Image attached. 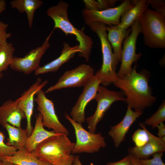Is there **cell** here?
<instances>
[{
  "instance_id": "16",
  "label": "cell",
  "mask_w": 165,
  "mask_h": 165,
  "mask_svg": "<svg viewBox=\"0 0 165 165\" xmlns=\"http://www.w3.org/2000/svg\"><path fill=\"white\" fill-rule=\"evenodd\" d=\"M26 118L25 114L15 100L8 99L0 106V125L6 123L17 127H21V122Z\"/></svg>"
},
{
  "instance_id": "18",
  "label": "cell",
  "mask_w": 165,
  "mask_h": 165,
  "mask_svg": "<svg viewBox=\"0 0 165 165\" xmlns=\"http://www.w3.org/2000/svg\"><path fill=\"white\" fill-rule=\"evenodd\" d=\"M149 139L148 141L141 147L134 146L127 150L129 155L139 159H148L154 154L165 151V142L149 131L148 132Z\"/></svg>"
},
{
  "instance_id": "10",
  "label": "cell",
  "mask_w": 165,
  "mask_h": 165,
  "mask_svg": "<svg viewBox=\"0 0 165 165\" xmlns=\"http://www.w3.org/2000/svg\"><path fill=\"white\" fill-rule=\"evenodd\" d=\"M36 95L34 101L37 104V110L42 115L44 127L53 129L57 134L68 136L69 131L59 120L53 101L46 97L42 89L39 90Z\"/></svg>"
},
{
  "instance_id": "29",
  "label": "cell",
  "mask_w": 165,
  "mask_h": 165,
  "mask_svg": "<svg viewBox=\"0 0 165 165\" xmlns=\"http://www.w3.org/2000/svg\"><path fill=\"white\" fill-rule=\"evenodd\" d=\"M163 154V152H158L152 155V159H139V162L141 165H165L162 160Z\"/></svg>"
},
{
  "instance_id": "15",
  "label": "cell",
  "mask_w": 165,
  "mask_h": 165,
  "mask_svg": "<svg viewBox=\"0 0 165 165\" xmlns=\"http://www.w3.org/2000/svg\"><path fill=\"white\" fill-rule=\"evenodd\" d=\"M143 111H134L127 106L126 113L123 119L118 124L111 127L108 135L112 139L115 147H119L125 140L127 133L133 124L141 116Z\"/></svg>"
},
{
  "instance_id": "6",
  "label": "cell",
  "mask_w": 165,
  "mask_h": 165,
  "mask_svg": "<svg viewBox=\"0 0 165 165\" xmlns=\"http://www.w3.org/2000/svg\"><path fill=\"white\" fill-rule=\"evenodd\" d=\"M65 117L73 127L76 136V142L72 154L93 153L106 147V143L101 133H92L87 131L82 124L74 121L67 113L65 114Z\"/></svg>"
},
{
  "instance_id": "1",
  "label": "cell",
  "mask_w": 165,
  "mask_h": 165,
  "mask_svg": "<svg viewBox=\"0 0 165 165\" xmlns=\"http://www.w3.org/2000/svg\"><path fill=\"white\" fill-rule=\"evenodd\" d=\"M135 65L127 74L113 83L125 97V102L132 109L142 111L152 106L157 100L149 84L150 72L146 70L138 72Z\"/></svg>"
},
{
  "instance_id": "7",
  "label": "cell",
  "mask_w": 165,
  "mask_h": 165,
  "mask_svg": "<svg viewBox=\"0 0 165 165\" xmlns=\"http://www.w3.org/2000/svg\"><path fill=\"white\" fill-rule=\"evenodd\" d=\"M94 99L97 103L96 110L93 115L86 120L89 131L95 133L98 123L103 119L107 111L115 102H125L126 98L121 92L110 90L104 86H99Z\"/></svg>"
},
{
  "instance_id": "42",
  "label": "cell",
  "mask_w": 165,
  "mask_h": 165,
  "mask_svg": "<svg viewBox=\"0 0 165 165\" xmlns=\"http://www.w3.org/2000/svg\"><path fill=\"white\" fill-rule=\"evenodd\" d=\"M0 165H2V162L0 160Z\"/></svg>"
},
{
  "instance_id": "27",
  "label": "cell",
  "mask_w": 165,
  "mask_h": 165,
  "mask_svg": "<svg viewBox=\"0 0 165 165\" xmlns=\"http://www.w3.org/2000/svg\"><path fill=\"white\" fill-rule=\"evenodd\" d=\"M139 125L141 129L136 130L132 136V140L135 144V146L141 147L144 145L148 140V130L143 122H140Z\"/></svg>"
},
{
  "instance_id": "21",
  "label": "cell",
  "mask_w": 165,
  "mask_h": 165,
  "mask_svg": "<svg viewBox=\"0 0 165 165\" xmlns=\"http://www.w3.org/2000/svg\"><path fill=\"white\" fill-rule=\"evenodd\" d=\"M108 39L111 46L113 53L118 61H121L122 44L131 32V29H124L118 25L106 26Z\"/></svg>"
},
{
  "instance_id": "4",
  "label": "cell",
  "mask_w": 165,
  "mask_h": 165,
  "mask_svg": "<svg viewBox=\"0 0 165 165\" xmlns=\"http://www.w3.org/2000/svg\"><path fill=\"white\" fill-rule=\"evenodd\" d=\"M67 135L59 134L50 137L39 144L31 153L41 160L53 165L68 159L75 145Z\"/></svg>"
},
{
  "instance_id": "13",
  "label": "cell",
  "mask_w": 165,
  "mask_h": 165,
  "mask_svg": "<svg viewBox=\"0 0 165 165\" xmlns=\"http://www.w3.org/2000/svg\"><path fill=\"white\" fill-rule=\"evenodd\" d=\"M101 82L95 75L84 86L75 105L72 109L70 115L75 121L82 124L85 121V110L88 103L94 98L97 93Z\"/></svg>"
},
{
  "instance_id": "34",
  "label": "cell",
  "mask_w": 165,
  "mask_h": 165,
  "mask_svg": "<svg viewBox=\"0 0 165 165\" xmlns=\"http://www.w3.org/2000/svg\"><path fill=\"white\" fill-rule=\"evenodd\" d=\"M106 165H132V164L130 157L128 155L119 161L109 162Z\"/></svg>"
},
{
  "instance_id": "26",
  "label": "cell",
  "mask_w": 165,
  "mask_h": 165,
  "mask_svg": "<svg viewBox=\"0 0 165 165\" xmlns=\"http://www.w3.org/2000/svg\"><path fill=\"white\" fill-rule=\"evenodd\" d=\"M165 120V101L163 100L157 111L151 117L146 119L144 123L155 128Z\"/></svg>"
},
{
  "instance_id": "2",
  "label": "cell",
  "mask_w": 165,
  "mask_h": 165,
  "mask_svg": "<svg viewBox=\"0 0 165 165\" xmlns=\"http://www.w3.org/2000/svg\"><path fill=\"white\" fill-rule=\"evenodd\" d=\"M68 7L67 2L61 1L56 5L49 8L46 13L53 21V29H59L66 35H71L75 37L81 50L79 56L84 58L86 61H88L93 46V41L91 37L86 34L82 29L76 28L70 21L68 13Z\"/></svg>"
},
{
  "instance_id": "14",
  "label": "cell",
  "mask_w": 165,
  "mask_h": 165,
  "mask_svg": "<svg viewBox=\"0 0 165 165\" xmlns=\"http://www.w3.org/2000/svg\"><path fill=\"white\" fill-rule=\"evenodd\" d=\"M42 81L41 78H37L35 82L25 90L20 97L16 100L25 114L27 123L26 129L28 137L31 135L33 129L31 119L34 110V97L37 92L42 89L48 83L47 80L42 82Z\"/></svg>"
},
{
  "instance_id": "35",
  "label": "cell",
  "mask_w": 165,
  "mask_h": 165,
  "mask_svg": "<svg viewBox=\"0 0 165 165\" xmlns=\"http://www.w3.org/2000/svg\"><path fill=\"white\" fill-rule=\"evenodd\" d=\"M156 127L158 129L157 133L158 137L161 138L165 136V125L163 122L160 123Z\"/></svg>"
},
{
  "instance_id": "36",
  "label": "cell",
  "mask_w": 165,
  "mask_h": 165,
  "mask_svg": "<svg viewBox=\"0 0 165 165\" xmlns=\"http://www.w3.org/2000/svg\"><path fill=\"white\" fill-rule=\"evenodd\" d=\"M74 156L52 165H73Z\"/></svg>"
},
{
  "instance_id": "11",
  "label": "cell",
  "mask_w": 165,
  "mask_h": 165,
  "mask_svg": "<svg viewBox=\"0 0 165 165\" xmlns=\"http://www.w3.org/2000/svg\"><path fill=\"white\" fill-rule=\"evenodd\" d=\"M133 6L131 1L125 0L116 7L102 10L90 11L84 9L82 14L87 25L92 22H98L107 26L117 25L119 24L123 14Z\"/></svg>"
},
{
  "instance_id": "28",
  "label": "cell",
  "mask_w": 165,
  "mask_h": 165,
  "mask_svg": "<svg viewBox=\"0 0 165 165\" xmlns=\"http://www.w3.org/2000/svg\"><path fill=\"white\" fill-rule=\"evenodd\" d=\"M5 136L0 130V157L13 156L17 151L14 147L7 145L5 143Z\"/></svg>"
},
{
  "instance_id": "25",
  "label": "cell",
  "mask_w": 165,
  "mask_h": 165,
  "mask_svg": "<svg viewBox=\"0 0 165 165\" xmlns=\"http://www.w3.org/2000/svg\"><path fill=\"white\" fill-rule=\"evenodd\" d=\"M15 50L11 43L6 42L0 45V73L6 70L10 66Z\"/></svg>"
},
{
  "instance_id": "37",
  "label": "cell",
  "mask_w": 165,
  "mask_h": 165,
  "mask_svg": "<svg viewBox=\"0 0 165 165\" xmlns=\"http://www.w3.org/2000/svg\"><path fill=\"white\" fill-rule=\"evenodd\" d=\"M130 158L132 165H141L139 162V159L134 156L128 155Z\"/></svg>"
},
{
  "instance_id": "41",
  "label": "cell",
  "mask_w": 165,
  "mask_h": 165,
  "mask_svg": "<svg viewBox=\"0 0 165 165\" xmlns=\"http://www.w3.org/2000/svg\"><path fill=\"white\" fill-rule=\"evenodd\" d=\"M3 76V74L2 73H0V79H1Z\"/></svg>"
},
{
  "instance_id": "39",
  "label": "cell",
  "mask_w": 165,
  "mask_h": 165,
  "mask_svg": "<svg viewBox=\"0 0 165 165\" xmlns=\"http://www.w3.org/2000/svg\"><path fill=\"white\" fill-rule=\"evenodd\" d=\"M79 156H74L73 160V165H83L79 159Z\"/></svg>"
},
{
  "instance_id": "38",
  "label": "cell",
  "mask_w": 165,
  "mask_h": 165,
  "mask_svg": "<svg viewBox=\"0 0 165 165\" xmlns=\"http://www.w3.org/2000/svg\"><path fill=\"white\" fill-rule=\"evenodd\" d=\"M6 2L4 0H0V13L6 9Z\"/></svg>"
},
{
  "instance_id": "22",
  "label": "cell",
  "mask_w": 165,
  "mask_h": 165,
  "mask_svg": "<svg viewBox=\"0 0 165 165\" xmlns=\"http://www.w3.org/2000/svg\"><path fill=\"white\" fill-rule=\"evenodd\" d=\"M0 160L6 161L15 165H52L41 160L24 148L17 150L12 156L0 157Z\"/></svg>"
},
{
  "instance_id": "33",
  "label": "cell",
  "mask_w": 165,
  "mask_h": 165,
  "mask_svg": "<svg viewBox=\"0 0 165 165\" xmlns=\"http://www.w3.org/2000/svg\"><path fill=\"white\" fill-rule=\"evenodd\" d=\"M85 9L90 11H99V8L97 1L94 0H83Z\"/></svg>"
},
{
  "instance_id": "24",
  "label": "cell",
  "mask_w": 165,
  "mask_h": 165,
  "mask_svg": "<svg viewBox=\"0 0 165 165\" xmlns=\"http://www.w3.org/2000/svg\"><path fill=\"white\" fill-rule=\"evenodd\" d=\"M43 2L40 0H13L10 2L11 7L20 13H26L29 26L31 28L35 10L41 6Z\"/></svg>"
},
{
  "instance_id": "3",
  "label": "cell",
  "mask_w": 165,
  "mask_h": 165,
  "mask_svg": "<svg viewBox=\"0 0 165 165\" xmlns=\"http://www.w3.org/2000/svg\"><path fill=\"white\" fill-rule=\"evenodd\" d=\"M87 25L97 35L100 40L102 63L100 68L94 75L100 80L101 84L106 87L113 83L118 78L116 70L119 62L112 51L108 39L106 25L100 22H94Z\"/></svg>"
},
{
  "instance_id": "8",
  "label": "cell",
  "mask_w": 165,
  "mask_h": 165,
  "mask_svg": "<svg viewBox=\"0 0 165 165\" xmlns=\"http://www.w3.org/2000/svg\"><path fill=\"white\" fill-rule=\"evenodd\" d=\"M131 32L124 40L121 51V64L117 73L118 78H120L129 73L132 69V65L141 56L140 53L136 52V43L138 37L141 33V29L138 20L136 21L131 26Z\"/></svg>"
},
{
  "instance_id": "31",
  "label": "cell",
  "mask_w": 165,
  "mask_h": 165,
  "mask_svg": "<svg viewBox=\"0 0 165 165\" xmlns=\"http://www.w3.org/2000/svg\"><path fill=\"white\" fill-rule=\"evenodd\" d=\"M9 26L7 24L0 21V45L7 41V40L11 36V34L7 32Z\"/></svg>"
},
{
  "instance_id": "19",
  "label": "cell",
  "mask_w": 165,
  "mask_h": 165,
  "mask_svg": "<svg viewBox=\"0 0 165 165\" xmlns=\"http://www.w3.org/2000/svg\"><path fill=\"white\" fill-rule=\"evenodd\" d=\"M35 122L34 128L31 135L28 137L25 147V149L31 153L37 146L43 141L52 136L57 134L53 130L48 131L44 128L42 117L38 113L35 116Z\"/></svg>"
},
{
  "instance_id": "17",
  "label": "cell",
  "mask_w": 165,
  "mask_h": 165,
  "mask_svg": "<svg viewBox=\"0 0 165 165\" xmlns=\"http://www.w3.org/2000/svg\"><path fill=\"white\" fill-rule=\"evenodd\" d=\"M63 46L60 55L56 59L43 66H40L34 72L35 75L57 72L62 64L73 57L75 53H79V54L81 52L79 45L72 47L68 43L64 42Z\"/></svg>"
},
{
  "instance_id": "23",
  "label": "cell",
  "mask_w": 165,
  "mask_h": 165,
  "mask_svg": "<svg viewBox=\"0 0 165 165\" xmlns=\"http://www.w3.org/2000/svg\"><path fill=\"white\" fill-rule=\"evenodd\" d=\"M7 130L8 137L6 144L15 148L17 150L24 147L28 137L26 129L17 127L6 123L3 127Z\"/></svg>"
},
{
  "instance_id": "32",
  "label": "cell",
  "mask_w": 165,
  "mask_h": 165,
  "mask_svg": "<svg viewBox=\"0 0 165 165\" xmlns=\"http://www.w3.org/2000/svg\"><path fill=\"white\" fill-rule=\"evenodd\" d=\"M98 5L99 11L112 8L118 0H99L97 1Z\"/></svg>"
},
{
  "instance_id": "5",
  "label": "cell",
  "mask_w": 165,
  "mask_h": 165,
  "mask_svg": "<svg viewBox=\"0 0 165 165\" xmlns=\"http://www.w3.org/2000/svg\"><path fill=\"white\" fill-rule=\"evenodd\" d=\"M145 44L151 48H165V16L147 9L138 20Z\"/></svg>"
},
{
  "instance_id": "20",
  "label": "cell",
  "mask_w": 165,
  "mask_h": 165,
  "mask_svg": "<svg viewBox=\"0 0 165 165\" xmlns=\"http://www.w3.org/2000/svg\"><path fill=\"white\" fill-rule=\"evenodd\" d=\"M131 2L133 6L127 10L121 17L118 26L121 28L128 29L139 20L148 6L146 0H133Z\"/></svg>"
},
{
  "instance_id": "12",
  "label": "cell",
  "mask_w": 165,
  "mask_h": 165,
  "mask_svg": "<svg viewBox=\"0 0 165 165\" xmlns=\"http://www.w3.org/2000/svg\"><path fill=\"white\" fill-rule=\"evenodd\" d=\"M54 30L51 31L41 46L31 50L23 57H14L10 68L26 75L35 72L40 66L42 57L50 47L49 40Z\"/></svg>"
},
{
  "instance_id": "30",
  "label": "cell",
  "mask_w": 165,
  "mask_h": 165,
  "mask_svg": "<svg viewBox=\"0 0 165 165\" xmlns=\"http://www.w3.org/2000/svg\"><path fill=\"white\" fill-rule=\"evenodd\" d=\"M154 10L165 16V2L162 0H146Z\"/></svg>"
},
{
  "instance_id": "9",
  "label": "cell",
  "mask_w": 165,
  "mask_h": 165,
  "mask_svg": "<svg viewBox=\"0 0 165 165\" xmlns=\"http://www.w3.org/2000/svg\"><path fill=\"white\" fill-rule=\"evenodd\" d=\"M94 69L90 65L82 64L75 68L65 72L54 85L49 87L47 93L63 88L84 86L94 77Z\"/></svg>"
},
{
  "instance_id": "40",
  "label": "cell",
  "mask_w": 165,
  "mask_h": 165,
  "mask_svg": "<svg viewBox=\"0 0 165 165\" xmlns=\"http://www.w3.org/2000/svg\"><path fill=\"white\" fill-rule=\"evenodd\" d=\"M2 162V165H15L14 164L5 160H1Z\"/></svg>"
}]
</instances>
